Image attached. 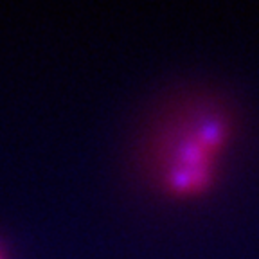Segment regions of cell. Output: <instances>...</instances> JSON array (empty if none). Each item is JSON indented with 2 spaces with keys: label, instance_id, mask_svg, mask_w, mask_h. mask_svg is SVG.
<instances>
[{
  "label": "cell",
  "instance_id": "7a4b0ae2",
  "mask_svg": "<svg viewBox=\"0 0 259 259\" xmlns=\"http://www.w3.org/2000/svg\"><path fill=\"white\" fill-rule=\"evenodd\" d=\"M0 259H8V257H6V254H4V250H2V247H0Z\"/></svg>",
  "mask_w": 259,
  "mask_h": 259
},
{
  "label": "cell",
  "instance_id": "6da1fadb",
  "mask_svg": "<svg viewBox=\"0 0 259 259\" xmlns=\"http://www.w3.org/2000/svg\"><path fill=\"white\" fill-rule=\"evenodd\" d=\"M236 134L232 105L216 90H178L157 108L139 144L146 184L175 202L202 198L218 184Z\"/></svg>",
  "mask_w": 259,
  "mask_h": 259
}]
</instances>
